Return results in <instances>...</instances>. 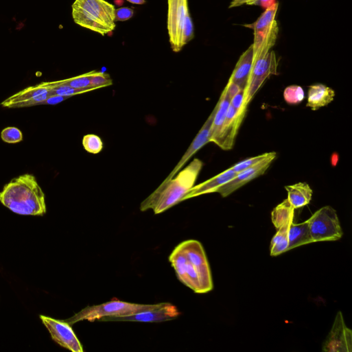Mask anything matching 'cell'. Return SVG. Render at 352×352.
<instances>
[{
    "label": "cell",
    "instance_id": "1",
    "mask_svg": "<svg viewBox=\"0 0 352 352\" xmlns=\"http://www.w3.org/2000/svg\"><path fill=\"white\" fill-rule=\"evenodd\" d=\"M178 279L196 293H207L213 288L209 263L201 243L187 240L179 244L169 257Z\"/></svg>",
    "mask_w": 352,
    "mask_h": 352
},
{
    "label": "cell",
    "instance_id": "2",
    "mask_svg": "<svg viewBox=\"0 0 352 352\" xmlns=\"http://www.w3.org/2000/svg\"><path fill=\"white\" fill-rule=\"evenodd\" d=\"M0 202L19 215L42 216L47 213L45 194L36 178L30 174L7 184L0 192Z\"/></svg>",
    "mask_w": 352,
    "mask_h": 352
},
{
    "label": "cell",
    "instance_id": "3",
    "mask_svg": "<svg viewBox=\"0 0 352 352\" xmlns=\"http://www.w3.org/2000/svg\"><path fill=\"white\" fill-rule=\"evenodd\" d=\"M203 162L195 159L174 178L164 180L157 189L141 204V211L153 210L156 215L183 202L189 191L195 186L203 167Z\"/></svg>",
    "mask_w": 352,
    "mask_h": 352
},
{
    "label": "cell",
    "instance_id": "4",
    "mask_svg": "<svg viewBox=\"0 0 352 352\" xmlns=\"http://www.w3.org/2000/svg\"><path fill=\"white\" fill-rule=\"evenodd\" d=\"M74 22L103 36L115 28V8L106 0H75L72 6Z\"/></svg>",
    "mask_w": 352,
    "mask_h": 352
},
{
    "label": "cell",
    "instance_id": "5",
    "mask_svg": "<svg viewBox=\"0 0 352 352\" xmlns=\"http://www.w3.org/2000/svg\"><path fill=\"white\" fill-rule=\"evenodd\" d=\"M158 304L144 305L128 303L117 299L102 303L101 305L89 306L67 320H64L71 325L82 320L93 322L99 320L106 316H121L131 315L139 312L151 309L157 307Z\"/></svg>",
    "mask_w": 352,
    "mask_h": 352
},
{
    "label": "cell",
    "instance_id": "6",
    "mask_svg": "<svg viewBox=\"0 0 352 352\" xmlns=\"http://www.w3.org/2000/svg\"><path fill=\"white\" fill-rule=\"evenodd\" d=\"M307 222L314 243L337 241L342 237L336 211L331 207L320 209Z\"/></svg>",
    "mask_w": 352,
    "mask_h": 352
},
{
    "label": "cell",
    "instance_id": "7",
    "mask_svg": "<svg viewBox=\"0 0 352 352\" xmlns=\"http://www.w3.org/2000/svg\"><path fill=\"white\" fill-rule=\"evenodd\" d=\"M278 61L274 51L253 62L252 70L244 89V105L248 108L255 94L271 75H277Z\"/></svg>",
    "mask_w": 352,
    "mask_h": 352
},
{
    "label": "cell",
    "instance_id": "8",
    "mask_svg": "<svg viewBox=\"0 0 352 352\" xmlns=\"http://www.w3.org/2000/svg\"><path fill=\"white\" fill-rule=\"evenodd\" d=\"M189 16L188 0H168L167 30L175 53H179L184 47L183 32Z\"/></svg>",
    "mask_w": 352,
    "mask_h": 352
},
{
    "label": "cell",
    "instance_id": "9",
    "mask_svg": "<svg viewBox=\"0 0 352 352\" xmlns=\"http://www.w3.org/2000/svg\"><path fill=\"white\" fill-rule=\"evenodd\" d=\"M180 315L177 307L170 303H161L155 308L121 316H106L99 321H132L160 322L173 320Z\"/></svg>",
    "mask_w": 352,
    "mask_h": 352
},
{
    "label": "cell",
    "instance_id": "10",
    "mask_svg": "<svg viewBox=\"0 0 352 352\" xmlns=\"http://www.w3.org/2000/svg\"><path fill=\"white\" fill-rule=\"evenodd\" d=\"M40 319L49 330L53 340L61 347L73 352H83L82 343L71 325L66 321L40 315Z\"/></svg>",
    "mask_w": 352,
    "mask_h": 352
},
{
    "label": "cell",
    "instance_id": "11",
    "mask_svg": "<svg viewBox=\"0 0 352 352\" xmlns=\"http://www.w3.org/2000/svg\"><path fill=\"white\" fill-rule=\"evenodd\" d=\"M326 352H351L352 351V331L344 321L341 312H338L332 328L322 344Z\"/></svg>",
    "mask_w": 352,
    "mask_h": 352
},
{
    "label": "cell",
    "instance_id": "12",
    "mask_svg": "<svg viewBox=\"0 0 352 352\" xmlns=\"http://www.w3.org/2000/svg\"><path fill=\"white\" fill-rule=\"evenodd\" d=\"M276 156L277 154L273 152L267 159L239 172L232 180L218 188L216 193H219L223 198L228 196L248 183L263 175L276 159Z\"/></svg>",
    "mask_w": 352,
    "mask_h": 352
},
{
    "label": "cell",
    "instance_id": "13",
    "mask_svg": "<svg viewBox=\"0 0 352 352\" xmlns=\"http://www.w3.org/2000/svg\"><path fill=\"white\" fill-rule=\"evenodd\" d=\"M49 89L42 83L29 87L5 100L1 106L8 108H31L41 106L49 97Z\"/></svg>",
    "mask_w": 352,
    "mask_h": 352
},
{
    "label": "cell",
    "instance_id": "14",
    "mask_svg": "<svg viewBox=\"0 0 352 352\" xmlns=\"http://www.w3.org/2000/svg\"><path fill=\"white\" fill-rule=\"evenodd\" d=\"M217 108L218 106L216 105L207 121L193 139L186 153L183 155L178 165L165 180L173 178L195 154H196L206 144L210 142L211 126Z\"/></svg>",
    "mask_w": 352,
    "mask_h": 352
},
{
    "label": "cell",
    "instance_id": "15",
    "mask_svg": "<svg viewBox=\"0 0 352 352\" xmlns=\"http://www.w3.org/2000/svg\"><path fill=\"white\" fill-rule=\"evenodd\" d=\"M237 174L231 167L229 168L216 176L194 186L185 196L183 201L204 194L215 193L218 188L232 180Z\"/></svg>",
    "mask_w": 352,
    "mask_h": 352
},
{
    "label": "cell",
    "instance_id": "16",
    "mask_svg": "<svg viewBox=\"0 0 352 352\" xmlns=\"http://www.w3.org/2000/svg\"><path fill=\"white\" fill-rule=\"evenodd\" d=\"M253 60V45L240 57L228 82L245 89L251 70Z\"/></svg>",
    "mask_w": 352,
    "mask_h": 352
},
{
    "label": "cell",
    "instance_id": "17",
    "mask_svg": "<svg viewBox=\"0 0 352 352\" xmlns=\"http://www.w3.org/2000/svg\"><path fill=\"white\" fill-rule=\"evenodd\" d=\"M278 10V3H274L268 8L253 25L254 43L253 51L260 47L268 33L271 26L275 21L276 14Z\"/></svg>",
    "mask_w": 352,
    "mask_h": 352
},
{
    "label": "cell",
    "instance_id": "18",
    "mask_svg": "<svg viewBox=\"0 0 352 352\" xmlns=\"http://www.w3.org/2000/svg\"><path fill=\"white\" fill-rule=\"evenodd\" d=\"M230 103L231 98L227 94L226 89H224L217 104L218 108L211 130L210 142H213L218 146L221 141L225 118Z\"/></svg>",
    "mask_w": 352,
    "mask_h": 352
},
{
    "label": "cell",
    "instance_id": "19",
    "mask_svg": "<svg viewBox=\"0 0 352 352\" xmlns=\"http://www.w3.org/2000/svg\"><path fill=\"white\" fill-rule=\"evenodd\" d=\"M334 97L335 92L331 88L321 84L312 85L309 88L306 106L317 110L331 103Z\"/></svg>",
    "mask_w": 352,
    "mask_h": 352
},
{
    "label": "cell",
    "instance_id": "20",
    "mask_svg": "<svg viewBox=\"0 0 352 352\" xmlns=\"http://www.w3.org/2000/svg\"><path fill=\"white\" fill-rule=\"evenodd\" d=\"M288 192V200L294 209L302 208L309 204L313 191L306 183H299L285 187Z\"/></svg>",
    "mask_w": 352,
    "mask_h": 352
},
{
    "label": "cell",
    "instance_id": "21",
    "mask_svg": "<svg viewBox=\"0 0 352 352\" xmlns=\"http://www.w3.org/2000/svg\"><path fill=\"white\" fill-rule=\"evenodd\" d=\"M314 243L307 220L300 224L291 222L288 228V250L303 245Z\"/></svg>",
    "mask_w": 352,
    "mask_h": 352
},
{
    "label": "cell",
    "instance_id": "22",
    "mask_svg": "<svg viewBox=\"0 0 352 352\" xmlns=\"http://www.w3.org/2000/svg\"><path fill=\"white\" fill-rule=\"evenodd\" d=\"M294 210L288 199L276 207L272 212V222L275 228L279 229L293 222Z\"/></svg>",
    "mask_w": 352,
    "mask_h": 352
},
{
    "label": "cell",
    "instance_id": "23",
    "mask_svg": "<svg viewBox=\"0 0 352 352\" xmlns=\"http://www.w3.org/2000/svg\"><path fill=\"white\" fill-rule=\"evenodd\" d=\"M290 224L280 227L273 237L270 244L271 256H277L288 251V228Z\"/></svg>",
    "mask_w": 352,
    "mask_h": 352
},
{
    "label": "cell",
    "instance_id": "24",
    "mask_svg": "<svg viewBox=\"0 0 352 352\" xmlns=\"http://www.w3.org/2000/svg\"><path fill=\"white\" fill-rule=\"evenodd\" d=\"M45 84L49 89V95H58L71 97L77 95L90 92L89 90L75 89L68 85L64 84L61 81L54 82H45ZM49 96V97H50Z\"/></svg>",
    "mask_w": 352,
    "mask_h": 352
},
{
    "label": "cell",
    "instance_id": "25",
    "mask_svg": "<svg viewBox=\"0 0 352 352\" xmlns=\"http://www.w3.org/2000/svg\"><path fill=\"white\" fill-rule=\"evenodd\" d=\"M92 72L73 78L71 79L61 80L62 83L68 85L75 89L94 91L91 86V76Z\"/></svg>",
    "mask_w": 352,
    "mask_h": 352
},
{
    "label": "cell",
    "instance_id": "26",
    "mask_svg": "<svg viewBox=\"0 0 352 352\" xmlns=\"http://www.w3.org/2000/svg\"><path fill=\"white\" fill-rule=\"evenodd\" d=\"M83 146L89 153L97 154L104 149V143L102 139L96 134H87L83 139Z\"/></svg>",
    "mask_w": 352,
    "mask_h": 352
},
{
    "label": "cell",
    "instance_id": "27",
    "mask_svg": "<svg viewBox=\"0 0 352 352\" xmlns=\"http://www.w3.org/2000/svg\"><path fill=\"white\" fill-rule=\"evenodd\" d=\"M283 97L287 104L290 105H296L303 101L305 95L301 86H290L285 89Z\"/></svg>",
    "mask_w": 352,
    "mask_h": 352
},
{
    "label": "cell",
    "instance_id": "28",
    "mask_svg": "<svg viewBox=\"0 0 352 352\" xmlns=\"http://www.w3.org/2000/svg\"><path fill=\"white\" fill-rule=\"evenodd\" d=\"M113 84L110 76L104 73L92 71L91 76V86L93 90L110 86Z\"/></svg>",
    "mask_w": 352,
    "mask_h": 352
},
{
    "label": "cell",
    "instance_id": "29",
    "mask_svg": "<svg viewBox=\"0 0 352 352\" xmlns=\"http://www.w3.org/2000/svg\"><path fill=\"white\" fill-rule=\"evenodd\" d=\"M273 152L270 153H266L255 157L250 158L248 159H246L242 162H239V163L235 165L233 167H231V169L235 172L237 174L239 172L251 167L254 165H256L257 164L261 163V161L267 159L269 158Z\"/></svg>",
    "mask_w": 352,
    "mask_h": 352
},
{
    "label": "cell",
    "instance_id": "30",
    "mask_svg": "<svg viewBox=\"0 0 352 352\" xmlns=\"http://www.w3.org/2000/svg\"><path fill=\"white\" fill-rule=\"evenodd\" d=\"M1 138L6 143H17L23 140V135L19 129L10 127L3 130L1 133Z\"/></svg>",
    "mask_w": 352,
    "mask_h": 352
},
{
    "label": "cell",
    "instance_id": "31",
    "mask_svg": "<svg viewBox=\"0 0 352 352\" xmlns=\"http://www.w3.org/2000/svg\"><path fill=\"white\" fill-rule=\"evenodd\" d=\"M230 104L244 117L247 111V108L244 105V89L240 90L231 98Z\"/></svg>",
    "mask_w": 352,
    "mask_h": 352
},
{
    "label": "cell",
    "instance_id": "32",
    "mask_svg": "<svg viewBox=\"0 0 352 352\" xmlns=\"http://www.w3.org/2000/svg\"><path fill=\"white\" fill-rule=\"evenodd\" d=\"M276 3L274 0H233L229 8H234L240 7L244 5H261L266 8H268L273 3Z\"/></svg>",
    "mask_w": 352,
    "mask_h": 352
},
{
    "label": "cell",
    "instance_id": "33",
    "mask_svg": "<svg viewBox=\"0 0 352 352\" xmlns=\"http://www.w3.org/2000/svg\"><path fill=\"white\" fill-rule=\"evenodd\" d=\"M134 12L133 10L128 8H123L115 10V23L126 22L134 16Z\"/></svg>",
    "mask_w": 352,
    "mask_h": 352
},
{
    "label": "cell",
    "instance_id": "34",
    "mask_svg": "<svg viewBox=\"0 0 352 352\" xmlns=\"http://www.w3.org/2000/svg\"><path fill=\"white\" fill-rule=\"evenodd\" d=\"M68 97L52 95L49 97L41 105H57L68 99Z\"/></svg>",
    "mask_w": 352,
    "mask_h": 352
},
{
    "label": "cell",
    "instance_id": "35",
    "mask_svg": "<svg viewBox=\"0 0 352 352\" xmlns=\"http://www.w3.org/2000/svg\"><path fill=\"white\" fill-rule=\"evenodd\" d=\"M128 3L134 5H142L145 3V0H127Z\"/></svg>",
    "mask_w": 352,
    "mask_h": 352
}]
</instances>
